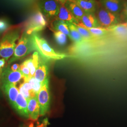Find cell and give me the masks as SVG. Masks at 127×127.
<instances>
[{
    "mask_svg": "<svg viewBox=\"0 0 127 127\" xmlns=\"http://www.w3.org/2000/svg\"><path fill=\"white\" fill-rule=\"evenodd\" d=\"M87 29H88V30L91 32V34L94 36L96 38L97 37L102 36L107 32H109L107 28L104 27H93Z\"/></svg>",
    "mask_w": 127,
    "mask_h": 127,
    "instance_id": "23",
    "label": "cell"
},
{
    "mask_svg": "<svg viewBox=\"0 0 127 127\" xmlns=\"http://www.w3.org/2000/svg\"><path fill=\"white\" fill-rule=\"evenodd\" d=\"M28 102L25 97L20 93L18 95L15 101L13 108L18 114L25 118L29 119V115L27 110Z\"/></svg>",
    "mask_w": 127,
    "mask_h": 127,
    "instance_id": "10",
    "label": "cell"
},
{
    "mask_svg": "<svg viewBox=\"0 0 127 127\" xmlns=\"http://www.w3.org/2000/svg\"><path fill=\"white\" fill-rule=\"evenodd\" d=\"M49 68L47 64L40 59L38 67L34 73L33 77L42 85L46 79L48 78Z\"/></svg>",
    "mask_w": 127,
    "mask_h": 127,
    "instance_id": "13",
    "label": "cell"
},
{
    "mask_svg": "<svg viewBox=\"0 0 127 127\" xmlns=\"http://www.w3.org/2000/svg\"><path fill=\"white\" fill-rule=\"evenodd\" d=\"M95 17L99 26L104 28L111 27L115 25L117 21L115 15L103 8L97 10Z\"/></svg>",
    "mask_w": 127,
    "mask_h": 127,
    "instance_id": "6",
    "label": "cell"
},
{
    "mask_svg": "<svg viewBox=\"0 0 127 127\" xmlns=\"http://www.w3.org/2000/svg\"><path fill=\"white\" fill-rule=\"evenodd\" d=\"M6 60L4 59H0V72H2L3 67L4 66Z\"/></svg>",
    "mask_w": 127,
    "mask_h": 127,
    "instance_id": "30",
    "label": "cell"
},
{
    "mask_svg": "<svg viewBox=\"0 0 127 127\" xmlns=\"http://www.w3.org/2000/svg\"><path fill=\"white\" fill-rule=\"evenodd\" d=\"M40 108V116L44 115L49 110L50 105V93L49 78L42 85L41 90L37 95Z\"/></svg>",
    "mask_w": 127,
    "mask_h": 127,
    "instance_id": "5",
    "label": "cell"
},
{
    "mask_svg": "<svg viewBox=\"0 0 127 127\" xmlns=\"http://www.w3.org/2000/svg\"><path fill=\"white\" fill-rule=\"evenodd\" d=\"M124 12L127 18V2L124 5Z\"/></svg>",
    "mask_w": 127,
    "mask_h": 127,
    "instance_id": "32",
    "label": "cell"
},
{
    "mask_svg": "<svg viewBox=\"0 0 127 127\" xmlns=\"http://www.w3.org/2000/svg\"><path fill=\"white\" fill-rule=\"evenodd\" d=\"M2 89L9 101L10 104L13 107L15 101L19 94V90L16 85L4 84H2Z\"/></svg>",
    "mask_w": 127,
    "mask_h": 127,
    "instance_id": "12",
    "label": "cell"
},
{
    "mask_svg": "<svg viewBox=\"0 0 127 127\" xmlns=\"http://www.w3.org/2000/svg\"><path fill=\"white\" fill-rule=\"evenodd\" d=\"M102 3L104 9L114 15L119 12L121 8L119 0H103Z\"/></svg>",
    "mask_w": 127,
    "mask_h": 127,
    "instance_id": "18",
    "label": "cell"
},
{
    "mask_svg": "<svg viewBox=\"0 0 127 127\" xmlns=\"http://www.w3.org/2000/svg\"><path fill=\"white\" fill-rule=\"evenodd\" d=\"M7 27V24L5 21L0 20V31H3Z\"/></svg>",
    "mask_w": 127,
    "mask_h": 127,
    "instance_id": "28",
    "label": "cell"
},
{
    "mask_svg": "<svg viewBox=\"0 0 127 127\" xmlns=\"http://www.w3.org/2000/svg\"><path fill=\"white\" fill-rule=\"evenodd\" d=\"M33 127V125L32 123H31L29 125H25L24 126V127Z\"/></svg>",
    "mask_w": 127,
    "mask_h": 127,
    "instance_id": "34",
    "label": "cell"
},
{
    "mask_svg": "<svg viewBox=\"0 0 127 127\" xmlns=\"http://www.w3.org/2000/svg\"><path fill=\"white\" fill-rule=\"evenodd\" d=\"M27 102L29 119L33 122L36 121L40 116V108L37 96L31 97Z\"/></svg>",
    "mask_w": 127,
    "mask_h": 127,
    "instance_id": "9",
    "label": "cell"
},
{
    "mask_svg": "<svg viewBox=\"0 0 127 127\" xmlns=\"http://www.w3.org/2000/svg\"><path fill=\"white\" fill-rule=\"evenodd\" d=\"M69 0H67V1H69Z\"/></svg>",
    "mask_w": 127,
    "mask_h": 127,
    "instance_id": "36",
    "label": "cell"
},
{
    "mask_svg": "<svg viewBox=\"0 0 127 127\" xmlns=\"http://www.w3.org/2000/svg\"><path fill=\"white\" fill-rule=\"evenodd\" d=\"M59 3H65L67 0H56Z\"/></svg>",
    "mask_w": 127,
    "mask_h": 127,
    "instance_id": "33",
    "label": "cell"
},
{
    "mask_svg": "<svg viewBox=\"0 0 127 127\" xmlns=\"http://www.w3.org/2000/svg\"><path fill=\"white\" fill-rule=\"evenodd\" d=\"M47 21L45 16L40 11H37L32 16L27 25L26 33L32 35L45 29L47 26Z\"/></svg>",
    "mask_w": 127,
    "mask_h": 127,
    "instance_id": "4",
    "label": "cell"
},
{
    "mask_svg": "<svg viewBox=\"0 0 127 127\" xmlns=\"http://www.w3.org/2000/svg\"><path fill=\"white\" fill-rule=\"evenodd\" d=\"M79 6L86 13H92L95 10V3L93 0H70Z\"/></svg>",
    "mask_w": 127,
    "mask_h": 127,
    "instance_id": "16",
    "label": "cell"
},
{
    "mask_svg": "<svg viewBox=\"0 0 127 127\" xmlns=\"http://www.w3.org/2000/svg\"><path fill=\"white\" fill-rule=\"evenodd\" d=\"M18 90H19V93H20L22 95H23V96L25 97V98L27 100V102L31 98V96L30 92L27 90H26L23 87L21 84L19 86Z\"/></svg>",
    "mask_w": 127,
    "mask_h": 127,
    "instance_id": "27",
    "label": "cell"
},
{
    "mask_svg": "<svg viewBox=\"0 0 127 127\" xmlns=\"http://www.w3.org/2000/svg\"><path fill=\"white\" fill-rule=\"evenodd\" d=\"M54 36L55 39L59 45L63 46L65 45L67 42V37L66 35L63 32L54 31Z\"/></svg>",
    "mask_w": 127,
    "mask_h": 127,
    "instance_id": "24",
    "label": "cell"
},
{
    "mask_svg": "<svg viewBox=\"0 0 127 127\" xmlns=\"http://www.w3.org/2000/svg\"><path fill=\"white\" fill-rule=\"evenodd\" d=\"M74 23L86 29L100 27L95 16L92 13L85 14L79 22Z\"/></svg>",
    "mask_w": 127,
    "mask_h": 127,
    "instance_id": "11",
    "label": "cell"
},
{
    "mask_svg": "<svg viewBox=\"0 0 127 127\" xmlns=\"http://www.w3.org/2000/svg\"><path fill=\"white\" fill-rule=\"evenodd\" d=\"M59 3L56 0H41L40 8L46 17L48 18H56L59 12Z\"/></svg>",
    "mask_w": 127,
    "mask_h": 127,
    "instance_id": "7",
    "label": "cell"
},
{
    "mask_svg": "<svg viewBox=\"0 0 127 127\" xmlns=\"http://www.w3.org/2000/svg\"><path fill=\"white\" fill-rule=\"evenodd\" d=\"M70 32V38L76 44H82L85 42L82 36L77 30L75 26L73 23H66Z\"/></svg>",
    "mask_w": 127,
    "mask_h": 127,
    "instance_id": "19",
    "label": "cell"
},
{
    "mask_svg": "<svg viewBox=\"0 0 127 127\" xmlns=\"http://www.w3.org/2000/svg\"><path fill=\"white\" fill-rule=\"evenodd\" d=\"M28 82H29V83L31 85L33 92L37 95L39 92L41 90L42 84L40 82L36 80L33 76L30 78Z\"/></svg>",
    "mask_w": 127,
    "mask_h": 127,
    "instance_id": "25",
    "label": "cell"
},
{
    "mask_svg": "<svg viewBox=\"0 0 127 127\" xmlns=\"http://www.w3.org/2000/svg\"><path fill=\"white\" fill-rule=\"evenodd\" d=\"M19 37L18 31L15 30L7 33L0 41V57L4 59L6 61L13 55L17 46L16 41Z\"/></svg>",
    "mask_w": 127,
    "mask_h": 127,
    "instance_id": "2",
    "label": "cell"
},
{
    "mask_svg": "<svg viewBox=\"0 0 127 127\" xmlns=\"http://www.w3.org/2000/svg\"><path fill=\"white\" fill-rule=\"evenodd\" d=\"M73 24L75 26L77 30L78 31L81 35L82 36L84 41H85V42L87 41H92L96 38L94 36L91 34V32H89L86 28L81 27L74 23H73Z\"/></svg>",
    "mask_w": 127,
    "mask_h": 127,
    "instance_id": "22",
    "label": "cell"
},
{
    "mask_svg": "<svg viewBox=\"0 0 127 127\" xmlns=\"http://www.w3.org/2000/svg\"><path fill=\"white\" fill-rule=\"evenodd\" d=\"M55 19L61 20L66 23H74L76 22L72 14L67 8L64 3H60L59 13Z\"/></svg>",
    "mask_w": 127,
    "mask_h": 127,
    "instance_id": "14",
    "label": "cell"
},
{
    "mask_svg": "<svg viewBox=\"0 0 127 127\" xmlns=\"http://www.w3.org/2000/svg\"><path fill=\"white\" fill-rule=\"evenodd\" d=\"M19 64H13L11 67H10V69L11 70L13 71V72H15L19 70Z\"/></svg>",
    "mask_w": 127,
    "mask_h": 127,
    "instance_id": "29",
    "label": "cell"
},
{
    "mask_svg": "<svg viewBox=\"0 0 127 127\" xmlns=\"http://www.w3.org/2000/svg\"><path fill=\"white\" fill-rule=\"evenodd\" d=\"M1 73H2V72H0V86L1 84Z\"/></svg>",
    "mask_w": 127,
    "mask_h": 127,
    "instance_id": "35",
    "label": "cell"
},
{
    "mask_svg": "<svg viewBox=\"0 0 127 127\" xmlns=\"http://www.w3.org/2000/svg\"><path fill=\"white\" fill-rule=\"evenodd\" d=\"M107 28L109 32H112L116 36L119 38L127 37V23L115 24Z\"/></svg>",
    "mask_w": 127,
    "mask_h": 127,
    "instance_id": "17",
    "label": "cell"
},
{
    "mask_svg": "<svg viewBox=\"0 0 127 127\" xmlns=\"http://www.w3.org/2000/svg\"><path fill=\"white\" fill-rule=\"evenodd\" d=\"M19 70L21 72L24 76V81H28L29 79L30 76V70L27 67V66L22 63L20 65Z\"/></svg>",
    "mask_w": 127,
    "mask_h": 127,
    "instance_id": "26",
    "label": "cell"
},
{
    "mask_svg": "<svg viewBox=\"0 0 127 127\" xmlns=\"http://www.w3.org/2000/svg\"><path fill=\"white\" fill-rule=\"evenodd\" d=\"M40 57L37 51H35L32 56L23 62L30 70L29 79L34 76V73L38 67L40 62Z\"/></svg>",
    "mask_w": 127,
    "mask_h": 127,
    "instance_id": "15",
    "label": "cell"
},
{
    "mask_svg": "<svg viewBox=\"0 0 127 127\" xmlns=\"http://www.w3.org/2000/svg\"><path fill=\"white\" fill-rule=\"evenodd\" d=\"M48 120L47 119H46L45 120H44V121H43L42 123H41L40 124H39L37 126V127H47V125H48Z\"/></svg>",
    "mask_w": 127,
    "mask_h": 127,
    "instance_id": "31",
    "label": "cell"
},
{
    "mask_svg": "<svg viewBox=\"0 0 127 127\" xmlns=\"http://www.w3.org/2000/svg\"><path fill=\"white\" fill-rule=\"evenodd\" d=\"M22 79H24V76L19 70L13 72L9 66L3 68L1 73V83L2 84H11L17 85Z\"/></svg>",
    "mask_w": 127,
    "mask_h": 127,
    "instance_id": "8",
    "label": "cell"
},
{
    "mask_svg": "<svg viewBox=\"0 0 127 127\" xmlns=\"http://www.w3.org/2000/svg\"><path fill=\"white\" fill-rule=\"evenodd\" d=\"M31 37L35 49L43 58L48 60H60L67 57L66 55L56 52L44 38L36 33L32 34Z\"/></svg>",
    "mask_w": 127,
    "mask_h": 127,
    "instance_id": "1",
    "label": "cell"
},
{
    "mask_svg": "<svg viewBox=\"0 0 127 127\" xmlns=\"http://www.w3.org/2000/svg\"><path fill=\"white\" fill-rule=\"evenodd\" d=\"M51 26V27L53 28L54 31L62 32L70 38V32L68 25L66 22L61 20L55 19L52 22Z\"/></svg>",
    "mask_w": 127,
    "mask_h": 127,
    "instance_id": "21",
    "label": "cell"
},
{
    "mask_svg": "<svg viewBox=\"0 0 127 127\" xmlns=\"http://www.w3.org/2000/svg\"><path fill=\"white\" fill-rule=\"evenodd\" d=\"M35 50L31 35H29L26 32L24 33L19 39L15 49L13 56L9 59L8 64L22 59Z\"/></svg>",
    "mask_w": 127,
    "mask_h": 127,
    "instance_id": "3",
    "label": "cell"
},
{
    "mask_svg": "<svg viewBox=\"0 0 127 127\" xmlns=\"http://www.w3.org/2000/svg\"><path fill=\"white\" fill-rule=\"evenodd\" d=\"M68 9L72 14L76 22H79L83 16L86 13L79 6L72 2L69 1Z\"/></svg>",
    "mask_w": 127,
    "mask_h": 127,
    "instance_id": "20",
    "label": "cell"
}]
</instances>
